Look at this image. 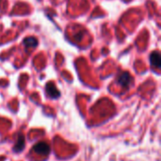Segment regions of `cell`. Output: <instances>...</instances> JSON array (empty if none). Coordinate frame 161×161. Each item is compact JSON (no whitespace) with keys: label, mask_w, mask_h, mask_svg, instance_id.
<instances>
[{"label":"cell","mask_w":161,"mask_h":161,"mask_svg":"<svg viewBox=\"0 0 161 161\" xmlns=\"http://www.w3.org/2000/svg\"><path fill=\"white\" fill-rule=\"evenodd\" d=\"M24 147H25V138L22 134H20L17 139V142L13 147V151L15 153H20L24 150Z\"/></svg>","instance_id":"obj_5"},{"label":"cell","mask_w":161,"mask_h":161,"mask_svg":"<svg viewBox=\"0 0 161 161\" xmlns=\"http://www.w3.org/2000/svg\"><path fill=\"white\" fill-rule=\"evenodd\" d=\"M160 54L158 52V51H155V52H152L151 55H150V62H151V65L157 69H159L160 68Z\"/></svg>","instance_id":"obj_4"},{"label":"cell","mask_w":161,"mask_h":161,"mask_svg":"<svg viewBox=\"0 0 161 161\" xmlns=\"http://www.w3.org/2000/svg\"><path fill=\"white\" fill-rule=\"evenodd\" d=\"M24 44L26 48L36 47L38 45V40L34 37H28L24 40Z\"/></svg>","instance_id":"obj_6"},{"label":"cell","mask_w":161,"mask_h":161,"mask_svg":"<svg viewBox=\"0 0 161 161\" xmlns=\"http://www.w3.org/2000/svg\"><path fill=\"white\" fill-rule=\"evenodd\" d=\"M33 151L37 154H41L43 156H47L50 153V147L45 142H39L33 146Z\"/></svg>","instance_id":"obj_2"},{"label":"cell","mask_w":161,"mask_h":161,"mask_svg":"<svg viewBox=\"0 0 161 161\" xmlns=\"http://www.w3.org/2000/svg\"><path fill=\"white\" fill-rule=\"evenodd\" d=\"M45 90H46V93L47 95L50 97V98H53V99H56V98H58L60 96V92L57 89V87L52 83H48L46 84L45 86Z\"/></svg>","instance_id":"obj_3"},{"label":"cell","mask_w":161,"mask_h":161,"mask_svg":"<svg viewBox=\"0 0 161 161\" xmlns=\"http://www.w3.org/2000/svg\"><path fill=\"white\" fill-rule=\"evenodd\" d=\"M132 81H133V78H132V76L130 75V74L128 72L122 73L118 76V78H117V83L119 85H121L123 88L126 89V90L129 88V86L131 85Z\"/></svg>","instance_id":"obj_1"}]
</instances>
